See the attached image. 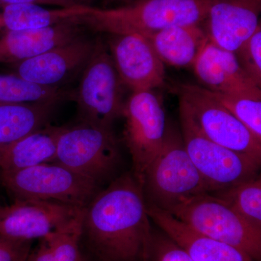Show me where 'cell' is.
<instances>
[{
  "label": "cell",
  "instance_id": "cell-21",
  "mask_svg": "<svg viewBox=\"0 0 261 261\" xmlns=\"http://www.w3.org/2000/svg\"><path fill=\"white\" fill-rule=\"evenodd\" d=\"M89 5L80 4L51 9L34 3L10 5L2 8L0 16L6 31L47 28L84 15Z\"/></svg>",
  "mask_w": 261,
  "mask_h": 261
},
{
  "label": "cell",
  "instance_id": "cell-2",
  "mask_svg": "<svg viewBox=\"0 0 261 261\" xmlns=\"http://www.w3.org/2000/svg\"><path fill=\"white\" fill-rule=\"evenodd\" d=\"M209 0H136L110 9L89 7L77 18L84 27L111 35L145 36L175 25L201 24Z\"/></svg>",
  "mask_w": 261,
  "mask_h": 261
},
{
  "label": "cell",
  "instance_id": "cell-18",
  "mask_svg": "<svg viewBox=\"0 0 261 261\" xmlns=\"http://www.w3.org/2000/svg\"><path fill=\"white\" fill-rule=\"evenodd\" d=\"M164 64L171 66H193L208 37L200 24L175 25L142 36Z\"/></svg>",
  "mask_w": 261,
  "mask_h": 261
},
{
  "label": "cell",
  "instance_id": "cell-14",
  "mask_svg": "<svg viewBox=\"0 0 261 261\" xmlns=\"http://www.w3.org/2000/svg\"><path fill=\"white\" fill-rule=\"evenodd\" d=\"M261 0H209L203 21L209 42L234 53L260 27Z\"/></svg>",
  "mask_w": 261,
  "mask_h": 261
},
{
  "label": "cell",
  "instance_id": "cell-24",
  "mask_svg": "<svg viewBox=\"0 0 261 261\" xmlns=\"http://www.w3.org/2000/svg\"><path fill=\"white\" fill-rule=\"evenodd\" d=\"M247 224L261 231V178L260 175L234 186L214 192Z\"/></svg>",
  "mask_w": 261,
  "mask_h": 261
},
{
  "label": "cell",
  "instance_id": "cell-3",
  "mask_svg": "<svg viewBox=\"0 0 261 261\" xmlns=\"http://www.w3.org/2000/svg\"><path fill=\"white\" fill-rule=\"evenodd\" d=\"M143 190L147 203L166 211L209 193L187 153L181 130L170 123L161 151L146 172Z\"/></svg>",
  "mask_w": 261,
  "mask_h": 261
},
{
  "label": "cell",
  "instance_id": "cell-10",
  "mask_svg": "<svg viewBox=\"0 0 261 261\" xmlns=\"http://www.w3.org/2000/svg\"><path fill=\"white\" fill-rule=\"evenodd\" d=\"M123 139L133 163V176L143 187L146 172L164 142L167 121L162 99L153 90L132 92L125 102Z\"/></svg>",
  "mask_w": 261,
  "mask_h": 261
},
{
  "label": "cell",
  "instance_id": "cell-22",
  "mask_svg": "<svg viewBox=\"0 0 261 261\" xmlns=\"http://www.w3.org/2000/svg\"><path fill=\"white\" fill-rule=\"evenodd\" d=\"M84 213V210L69 224L40 239L39 246L31 252L27 261H80Z\"/></svg>",
  "mask_w": 261,
  "mask_h": 261
},
{
  "label": "cell",
  "instance_id": "cell-8",
  "mask_svg": "<svg viewBox=\"0 0 261 261\" xmlns=\"http://www.w3.org/2000/svg\"><path fill=\"white\" fill-rule=\"evenodd\" d=\"M179 116L185 148L209 193L226 190L257 176L260 163L209 140L181 107Z\"/></svg>",
  "mask_w": 261,
  "mask_h": 261
},
{
  "label": "cell",
  "instance_id": "cell-11",
  "mask_svg": "<svg viewBox=\"0 0 261 261\" xmlns=\"http://www.w3.org/2000/svg\"><path fill=\"white\" fill-rule=\"evenodd\" d=\"M85 207L58 202L15 200L0 205V234L18 240L42 239L76 219Z\"/></svg>",
  "mask_w": 261,
  "mask_h": 261
},
{
  "label": "cell",
  "instance_id": "cell-31",
  "mask_svg": "<svg viewBox=\"0 0 261 261\" xmlns=\"http://www.w3.org/2000/svg\"><path fill=\"white\" fill-rule=\"evenodd\" d=\"M80 261H89V260H87V259H86L85 257H83V255H82V257H81Z\"/></svg>",
  "mask_w": 261,
  "mask_h": 261
},
{
  "label": "cell",
  "instance_id": "cell-15",
  "mask_svg": "<svg viewBox=\"0 0 261 261\" xmlns=\"http://www.w3.org/2000/svg\"><path fill=\"white\" fill-rule=\"evenodd\" d=\"M147 213L150 220L193 261H255L236 247L197 232L156 206L147 203Z\"/></svg>",
  "mask_w": 261,
  "mask_h": 261
},
{
  "label": "cell",
  "instance_id": "cell-29",
  "mask_svg": "<svg viewBox=\"0 0 261 261\" xmlns=\"http://www.w3.org/2000/svg\"><path fill=\"white\" fill-rule=\"evenodd\" d=\"M23 3H34L44 6H55L57 8H68L82 4L80 0H0V8H4L7 5Z\"/></svg>",
  "mask_w": 261,
  "mask_h": 261
},
{
  "label": "cell",
  "instance_id": "cell-16",
  "mask_svg": "<svg viewBox=\"0 0 261 261\" xmlns=\"http://www.w3.org/2000/svg\"><path fill=\"white\" fill-rule=\"evenodd\" d=\"M77 18L47 28L6 31L0 37V64L27 61L82 37L84 27Z\"/></svg>",
  "mask_w": 261,
  "mask_h": 261
},
{
  "label": "cell",
  "instance_id": "cell-1",
  "mask_svg": "<svg viewBox=\"0 0 261 261\" xmlns=\"http://www.w3.org/2000/svg\"><path fill=\"white\" fill-rule=\"evenodd\" d=\"M149 220L143 187L126 173L85 207L82 238L100 261H149L154 240Z\"/></svg>",
  "mask_w": 261,
  "mask_h": 261
},
{
  "label": "cell",
  "instance_id": "cell-23",
  "mask_svg": "<svg viewBox=\"0 0 261 261\" xmlns=\"http://www.w3.org/2000/svg\"><path fill=\"white\" fill-rule=\"evenodd\" d=\"M75 92L63 87H47L32 83L10 73H0V102H53L59 104L67 99H74Z\"/></svg>",
  "mask_w": 261,
  "mask_h": 261
},
{
  "label": "cell",
  "instance_id": "cell-27",
  "mask_svg": "<svg viewBox=\"0 0 261 261\" xmlns=\"http://www.w3.org/2000/svg\"><path fill=\"white\" fill-rule=\"evenodd\" d=\"M32 243L0 234V261H27L32 252Z\"/></svg>",
  "mask_w": 261,
  "mask_h": 261
},
{
  "label": "cell",
  "instance_id": "cell-25",
  "mask_svg": "<svg viewBox=\"0 0 261 261\" xmlns=\"http://www.w3.org/2000/svg\"><path fill=\"white\" fill-rule=\"evenodd\" d=\"M211 92L257 140L261 142L260 87L224 93Z\"/></svg>",
  "mask_w": 261,
  "mask_h": 261
},
{
  "label": "cell",
  "instance_id": "cell-4",
  "mask_svg": "<svg viewBox=\"0 0 261 261\" xmlns=\"http://www.w3.org/2000/svg\"><path fill=\"white\" fill-rule=\"evenodd\" d=\"M2 185L15 200L58 202L85 207L98 185L63 165L47 163L15 171H0Z\"/></svg>",
  "mask_w": 261,
  "mask_h": 261
},
{
  "label": "cell",
  "instance_id": "cell-19",
  "mask_svg": "<svg viewBox=\"0 0 261 261\" xmlns=\"http://www.w3.org/2000/svg\"><path fill=\"white\" fill-rule=\"evenodd\" d=\"M63 126L48 124L9 145L0 147V171H15L56 159Z\"/></svg>",
  "mask_w": 261,
  "mask_h": 261
},
{
  "label": "cell",
  "instance_id": "cell-28",
  "mask_svg": "<svg viewBox=\"0 0 261 261\" xmlns=\"http://www.w3.org/2000/svg\"><path fill=\"white\" fill-rule=\"evenodd\" d=\"M156 261H193L185 250L166 237L154 236L152 255Z\"/></svg>",
  "mask_w": 261,
  "mask_h": 261
},
{
  "label": "cell",
  "instance_id": "cell-6",
  "mask_svg": "<svg viewBox=\"0 0 261 261\" xmlns=\"http://www.w3.org/2000/svg\"><path fill=\"white\" fill-rule=\"evenodd\" d=\"M197 232L261 257V231L252 227L219 197L204 193L167 211Z\"/></svg>",
  "mask_w": 261,
  "mask_h": 261
},
{
  "label": "cell",
  "instance_id": "cell-13",
  "mask_svg": "<svg viewBox=\"0 0 261 261\" xmlns=\"http://www.w3.org/2000/svg\"><path fill=\"white\" fill-rule=\"evenodd\" d=\"M95 43L82 36L27 61L11 65L13 73L39 85L61 88L63 84L82 74Z\"/></svg>",
  "mask_w": 261,
  "mask_h": 261
},
{
  "label": "cell",
  "instance_id": "cell-7",
  "mask_svg": "<svg viewBox=\"0 0 261 261\" xmlns=\"http://www.w3.org/2000/svg\"><path fill=\"white\" fill-rule=\"evenodd\" d=\"M179 107L215 143L261 163V142L214 97L210 91L191 84L175 87Z\"/></svg>",
  "mask_w": 261,
  "mask_h": 261
},
{
  "label": "cell",
  "instance_id": "cell-9",
  "mask_svg": "<svg viewBox=\"0 0 261 261\" xmlns=\"http://www.w3.org/2000/svg\"><path fill=\"white\" fill-rule=\"evenodd\" d=\"M120 157L113 129L78 122L75 126L64 127L58 139L54 162L99 185L112 174Z\"/></svg>",
  "mask_w": 261,
  "mask_h": 261
},
{
  "label": "cell",
  "instance_id": "cell-20",
  "mask_svg": "<svg viewBox=\"0 0 261 261\" xmlns=\"http://www.w3.org/2000/svg\"><path fill=\"white\" fill-rule=\"evenodd\" d=\"M57 103L0 102V147L49 124Z\"/></svg>",
  "mask_w": 261,
  "mask_h": 261
},
{
  "label": "cell",
  "instance_id": "cell-5",
  "mask_svg": "<svg viewBox=\"0 0 261 261\" xmlns=\"http://www.w3.org/2000/svg\"><path fill=\"white\" fill-rule=\"evenodd\" d=\"M75 92L79 123L111 128L123 117V84L117 73L107 45L96 41Z\"/></svg>",
  "mask_w": 261,
  "mask_h": 261
},
{
  "label": "cell",
  "instance_id": "cell-26",
  "mask_svg": "<svg viewBox=\"0 0 261 261\" xmlns=\"http://www.w3.org/2000/svg\"><path fill=\"white\" fill-rule=\"evenodd\" d=\"M242 69L254 84L261 87V28L259 27L234 51Z\"/></svg>",
  "mask_w": 261,
  "mask_h": 261
},
{
  "label": "cell",
  "instance_id": "cell-17",
  "mask_svg": "<svg viewBox=\"0 0 261 261\" xmlns=\"http://www.w3.org/2000/svg\"><path fill=\"white\" fill-rule=\"evenodd\" d=\"M194 70L204 88L213 92H238L260 87L242 69L233 51L209 42L193 65Z\"/></svg>",
  "mask_w": 261,
  "mask_h": 261
},
{
  "label": "cell",
  "instance_id": "cell-30",
  "mask_svg": "<svg viewBox=\"0 0 261 261\" xmlns=\"http://www.w3.org/2000/svg\"><path fill=\"white\" fill-rule=\"evenodd\" d=\"M3 29V20H2L1 16H0V29Z\"/></svg>",
  "mask_w": 261,
  "mask_h": 261
},
{
  "label": "cell",
  "instance_id": "cell-12",
  "mask_svg": "<svg viewBox=\"0 0 261 261\" xmlns=\"http://www.w3.org/2000/svg\"><path fill=\"white\" fill-rule=\"evenodd\" d=\"M107 47L122 84L132 92L154 90L166 83L165 64L145 37L111 35Z\"/></svg>",
  "mask_w": 261,
  "mask_h": 261
}]
</instances>
